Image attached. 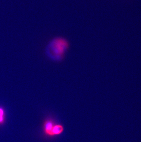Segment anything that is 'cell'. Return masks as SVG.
Wrapping results in <instances>:
<instances>
[{
	"label": "cell",
	"mask_w": 141,
	"mask_h": 142,
	"mask_svg": "<svg viewBox=\"0 0 141 142\" xmlns=\"http://www.w3.org/2000/svg\"><path fill=\"white\" fill-rule=\"evenodd\" d=\"M64 130V128L62 125L55 124L51 131V137L61 135Z\"/></svg>",
	"instance_id": "cell-3"
},
{
	"label": "cell",
	"mask_w": 141,
	"mask_h": 142,
	"mask_svg": "<svg viewBox=\"0 0 141 142\" xmlns=\"http://www.w3.org/2000/svg\"><path fill=\"white\" fill-rule=\"evenodd\" d=\"M55 125L52 119L48 118L44 122L43 130L45 135L49 137H51V131Z\"/></svg>",
	"instance_id": "cell-2"
},
{
	"label": "cell",
	"mask_w": 141,
	"mask_h": 142,
	"mask_svg": "<svg viewBox=\"0 0 141 142\" xmlns=\"http://www.w3.org/2000/svg\"><path fill=\"white\" fill-rule=\"evenodd\" d=\"M68 40L62 36H56L50 39L45 48V54L50 61L59 63L65 59L69 50Z\"/></svg>",
	"instance_id": "cell-1"
},
{
	"label": "cell",
	"mask_w": 141,
	"mask_h": 142,
	"mask_svg": "<svg viewBox=\"0 0 141 142\" xmlns=\"http://www.w3.org/2000/svg\"><path fill=\"white\" fill-rule=\"evenodd\" d=\"M5 112L4 109L0 108V124H2L4 122Z\"/></svg>",
	"instance_id": "cell-4"
}]
</instances>
